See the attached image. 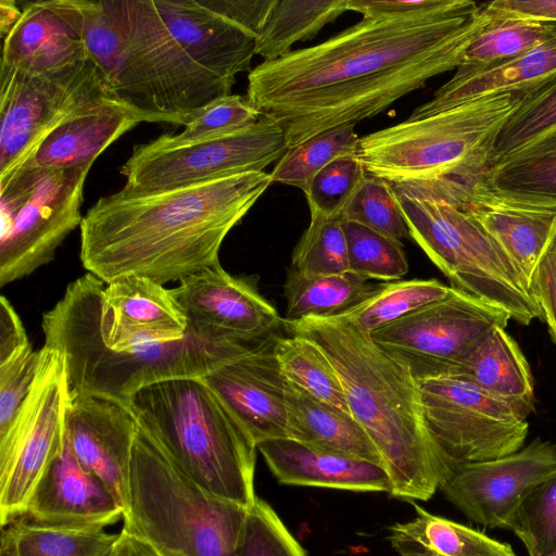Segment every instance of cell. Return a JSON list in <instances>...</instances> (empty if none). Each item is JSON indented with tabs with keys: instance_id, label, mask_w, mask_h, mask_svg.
<instances>
[{
	"instance_id": "cell-1",
	"label": "cell",
	"mask_w": 556,
	"mask_h": 556,
	"mask_svg": "<svg viewBox=\"0 0 556 556\" xmlns=\"http://www.w3.org/2000/svg\"><path fill=\"white\" fill-rule=\"evenodd\" d=\"M491 18L485 4L467 0L363 17L316 46L263 61L248 75L247 98L280 124L290 149L372 117L457 68Z\"/></svg>"
},
{
	"instance_id": "cell-2",
	"label": "cell",
	"mask_w": 556,
	"mask_h": 556,
	"mask_svg": "<svg viewBox=\"0 0 556 556\" xmlns=\"http://www.w3.org/2000/svg\"><path fill=\"white\" fill-rule=\"evenodd\" d=\"M264 170L166 191L100 197L80 224V261L105 283L125 276L165 286L219 263L229 231L271 184Z\"/></svg>"
},
{
	"instance_id": "cell-3",
	"label": "cell",
	"mask_w": 556,
	"mask_h": 556,
	"mask_svg": "<svg viewBox=\"0 0 556 556\" xmlns=\"http://www.w3.org/2000/svg\"><path fill=\"white\" fill-rule=\"evenodd\" d=\"M282 327L312 340L332 363L351 414L382 458L391 495L410 501L432 497L453 464L430 432L410 369L342 315L282 320Z\"/></svg>"
},
{
	"instance_id": "cell-4",
	"label": "cell",
	"mask_w": 556,
	"mask_h": 556,
	"mask_svg": "<svg viewBox=\"0 0 556 556\" xmlns=\"http://www.w3.org/2000/svg\"><path fill=\"white\" fill-rule=\"evenodd\" d=\"M81 37L112 98L143 122L186 125L233 81L194 62L173 37L154 0H50Z\"/></svg>"
},
{
	"instance_id": "cell-5",
	"label": "cell",
	"mask_w": 556,
	"mask_h": 556,
	"mask_svg": "<svg viewBox=\"0 0 556 556\" xmlns=\"http://www.w3.org/2000/svg\"><path fill=\"white\" fill-rule=\"evenodd\" d=\"M104 287V281L85 274L42 315V346L63 358L70 397L94 396L130 409L132 397L143 388L170 379L203 378L263 342L205 339L187 332L177 341L114 350L101 330Z\"/></svg>"
},
{
	"instance_id": "cell-6",
	"label": "cell",
	"mask_w": 556,
	"mask_h": 556,
	"mask_svg": "<svg viewBox=\"0 0 556 556\" xmlns=\"http://www.w3.org/2000/svg\"><path fill=\"white\" fill-rule=\"evenodd\" d=\"M521 91L480 97L359 138L356 155L367 174L391 186L428 192L466 208L484 192L497 138Z\"/></svg>"
},
{
	"instance_id": "cell-7",
	"label": "cell",
	"mask_w": 556,
	"mask_h": 556,
	"mask_svg": "<svg viewBox=\"0 0 556 556\" xmlns=\"http://www.w3.org/2000/svg\"><path fill=\"white\" fill-rule=\"evenodd\" d=\"M130 410L168 458L206 493L250 508L257 445L201 378L138 391Z\"/></svg>"
},
{
	"instance_id": "cell-8",
	"label": "cell",
	"mask_w": 556,
	"mask_h": 556,
	"mask_svg": "<svg viewBox=\"0 0 556 556\" xmlns=\"http://www.w3.org/2000/svg\"><path fill=\"white\" fill-rule=\"evenodd\" d=\"M248 509L202 490L139 425L123 529L161 556H236Z\"/></svg>"
},
{
	"instance_id": "cell-9",
	"label": "cell",
	"mask_w": 556,
	"mask_h": 556,
	"mask_svg": "<svg viewBox=\"0 0 556 556\" xmlns=\"http://www.w3.org/2000/svg\"><path fill=\"white\" fill-rule=\"evenodd\" d=\"M392 188L410 239L453 289L507 311L525 326L542 318L504 251L467 210L421 190Z\"/></svg>"
},
{
	"instance_id": "cell-10",
	"label": "cell",
	"mask_w": 556,
	"mask_h": 556,
	"mask_svg": "<svg viewBox=\"0 0 556 556\" xmlns=\"http://www.w3.org/2000/svg\"><path fill=\"white\" fill-rule=\"evenodd\" d=\"M90 167L22 165L0 180V286L33 274L84 216V186Z\"/></svg>"
},
{
	"instance_id": "cell-11",
	"label": "cell",
	"mask_w": 556,
	"mask_h": 556,
	"mask_svg": "<svg viewBox=\"0 0 556 556\" xmlns=\"http://www.w3.org/2000/svg\"><path fill=\"white\" fill-rule=\"evenodd\" d=\"M288 150L283 128L262 116L235 131L190 142H176L170 134L136 144L121 167L123 190L148 194L248 172L278 162Z\"/></svg>"
},
{
	"instance_id": "cell-12",
	"label": "cell",
	"mask_w": 556,
	"mask_h": 556,
	"mask_svg": "<svg viewBox=\"0 0 556 556\" xmlns=\"http://www.w3.org/2000/svg\"><path fill=\"white\" fill-rule=\"evenodd\" d=\"M108 97L90 56L49 74L1 66L0 180L12 175L59 124Z\"/></svg>"
},
{
	"instance_id": "cell-13",
	"label": "cell",
	"mask_w": 556,
	"mask_h": 556,
	"mask_svg": "<svg viewBox=\"0 0 556 556\" xmlns=\"http://www.w3.org/2000/svg\"><path fill=\"white\" fill-rule=\"evenodd\" d=\"M37 378L10 427L0 433V521L20 518L37 483L60 454L68 390L63 358L42 346Z\"/></svg>"
},
{
	"instance_id": "cell-14",
	"label": "cell",
	"mask_w": 556,
	"mask_h": 556,
	"mask_svg": "<svg viewBox=\"0 0 556 556\" xmlns=\"http://www.w3.org/2000/svg\"><path fill=\"white\" fill-rule=\"evenodd\" d=\"M510 314L453 289L445 298L372 332V340L405 364L418 381L450 376Z\"/></svg>"
},
{
	"instance_id": "cell-15",
	"label": "cell",
	"mask_w": 556,
	"mask_h": 556,
	"mask_svg": "<svg viewBox=\"0 0 556 556\" xmlns=\"http://www.w3.org/2000/svg\"><path fill=\"white\" fill-rule=\"evenodd\" d=\"M418 383L427 425L453 465L491 460L522 447L529 424L508 403L457 376Z\"/></svg>"
},
{
	"instance_id": "cell-16",
	"label": "cell",
	"mask_w": 556,
	"mask_h": 556,
	"mask_svg": "<svg viewBox=\"0 0 556 556\" xmlns=\"http://www.w3.org/2000/svg\"><path fill=\"white\" fill-rule=\"evenodd\" d=\"M556 471V444L540 439L491 460L452 465L439 484L469 520L510 530L527 494Z\"/></svg>"
},
{
	"instance_id": "cell-17",
	"label": "cell",
	"mask_w": 556,
	"mask_h": 556,
	"mask_svg": "<svg viewBox=\"0 0 556 556\" xmlns=\"http://www.w3.org/2000/svg\"><path fill=\"white\" fill-rule=\"evenodd\" d=\"M187 319V332L205 339L262 341L282 320L257 289V277L233 276L220 264L193 274L170 289Z\"/></svg>"
},
{
	"instance_id": "cell-18",
	"label": "cell",
	"mask_w": 556,
	"mask_h": 556,
	"mask_svg": "<svg viewBox=\"0 0 556 556\" xmlns=\"http://www.w3.org/2000/svg\"><path fill=\"white\" fill-rule=\"evenodd\" d=\"M277 333L205 375L202 381L253 441L288 438L286 379L275 355Z\"/></svg>"
},
{
	"instance_id": "cell-19",
	"label": "cell",
	"mask_w": 556,
	"mask_h": 556,
	"mask_svg": "<svg viewBox=\"0 0 556 556\" xmlns=\"http://www.w3.org/2000/svg\"><path fill=\"white\" fill-rule=\"evenodd\" d=\"M64 424L65 438L79 464L106 485L125 513L139 427L132 412L100 397L68 396Z\"/></svg>"
},
{
	"instance_id": "cell-20",
	"label": "cell",
	"mask_w": 556,
	"mask_h": 556,
	"mask_svg": "<svg viewBox=\"0 0 556 556\" xmlns=\"http://www.w3.org/2000/svg\"><path fill=\"white\" fill-rule=\"evenodd\" d=\"M123 515L111 491L79 464L64 438L60 454L37 483L20 518L46 526L104 529Z\"/></svg>"
},
{
	"instance_id": "cell-21",
	"label": "cell",
	"mask_w": 556,
	"mask_h": 556,
	"mask_svg": "<svg viewBox=\"0 0 556 556\" xmlns=\"http://www.w3.org/2000/svg\"><path fill=\"white\" fill-rule=\"evenodd\" d=\"M101 330L114 350H129L187 336V319L166 289L147 277L125 276L105 283Z\"/></svg>"
},
{
	"instance_id": "cell-22",
	"label": "cell",
	"mask_w": 556,
	"mask_h": 556,
	"mask_svg": "<svg viewBox=\"0 0 556 556\" xmlns=\"http://www.w3.org/2000/svg\"><path fill=\"white\" fill-rule=\"evenodd\" d=\"M168 30L199 65L235 83L251 72L256 36L199 0H154Z\"/></svg>"
},
{
	"instance_id": "cell-23",
	"label": "cell",
	"mask_w": 556,
	"mask_h": 556,
	"mask_svg": "<svg viewBox=\"0 0 556 556\" xmlns=\"http://www.w3.org/2000/svg\"><path fill=\"white\" fill-rule=\"evenodd\" d=\"M271 473L283 484L392 492L386 468L365 459L314 447L290 438L257 444Z\"/></svg>"
},
{
	"instance_id": "cell-24",
	"label": "cell",
	"mask_w": 556,
	"mask_h": 556,
	"mask_svg": "<svg viewBox=\"0 0 556 556\" xmlns=\"http://www.w3.org/2000/svg\"><path fill=\"white\" fill-rule=\"evenodd\" d=\"M141 122L138 114L114 98L101 99L59 124L22 165L91 167L111 143Z\"/></svg>"
},
{
	"instance_id": "cell-25",
	"label": "cell",
	"mask_w": 556,
	"mask_h": 556,
	"mask_svg": "<svg viewBox=\"0 0 556 556\" xmlns=\"http://www.w3.org/2000/svg\"><path fill=\"white\" fill-rule=\"evenodd\" d=\"M556 74V28L535 48L491 64H462L432 99L408 117L420 118L470 100L506 91H526Z\"/></svg>"
},
{
	"instance_id": "cell-26",
	"label": "cell",
	"mask_w": 556,
	"mask_h": 556,
	"mask_svg": "<svg viewBox=\"0 0 556 556\" xmlns=\"http://www.w3.org/2000/svg\"><path fill=\"white\" fill-rule=\"evenodd\" d=\"M1 66L49 74L89 58L80 35L46 1L23 2L22 16L3 38Z\"/></svg>"
},
{
	"instance_id": "cell-27",
	"label": "cell",
	"mask_w": 556,
	"mask_h": 556,
	"mask_svg": "<svg viewBox=\"0 0 556 556\" xmlns=\"http://www.w3.org/2000/svg\"><path fill=\"white\" fill-rule=\"evenodd\" d=\"M484 192L506 204L556 211V127L494 162Z\"/></svg>"
},
{
	"instance_id": "cell-28",
	"label": "cell",
	"mask_w": 556,
	"mask_h": 556,
	"mask_svg": "<svg viewBox=\"0 0 556 556\" xmlns=\"http://www.w3.org/2000/svg\"><path fill=\"white\" fill-rule=\"evenodd\" d=\"M285 396L288 438L384 467L375 444L351 413L317 400L287 380Z\"/></svg>"
},
{
	"instance_id": "cell-29",
	"label": "cell",
	"mask_w": 556,
	"mask_h": 556,
	"mask_svg": "<svg viewBox=\"0 0 556 556\" xmlns=\"http://www.w3.org/2000/svg\"><path fill=\"white\" fill-rule=\"evenodd\" d=\"M467 210L504 251L529 291L532 273L555 228L556 211L482 197Z\"/></svg>"
},
{
	"instance_id": "cell-30",
	"label": "cell",
	"mask_w": 556,
	"mask_h": 556,
	"mask_svg": "<svg viewBox=\"0 0 556 556\" xmlns=\"http://www.w3.org/2000/svg\"><path fill=\"white\" fill-rule=\"evenodd\" d=\"M450 376L460 377L508 403L527 418L534 408L528 362L504 327H497Z\"/></svg>"
},
{
	"instance_id": "cell-31",
	"label": "cell",
	"mask_w": 556,
	"mask_h": 556,
	"mask_svg": "<svg viewBox=\"0 0 556 556\" xmlns=\"http://www.w3.org/2000/svg\"><path fill=\"white\" fill-rule=\"evenodd\" d=\"M412 505L416 517L390 529L389 540L399 556H517L508 543Z\"/></svg>"
},
{
	"instance_id": "cell-32",
	"label": "cell",
	"mask_w": 556,
	"mask_h": 556,
	"mask_svg": "<svg viewBox=\"0 0 556 556\" xmlns=\"http://www.w3.org/2000/svg\"><path fill=\"white\" fill-rule=\"evenodd\" d=\"M375 288L376 285L353 273L311 276L289 268L283 286L287 301L283 320L342 315L363 302Z\"/></svg>"
},
{
	"instance_id": "cell-33",
	"label": "cell",
	"mask_w": 556,
	"mask_h": 556,
	"mask_svg": "<svg viewBox=\"0 0 556 556\" xmlns=\"http://www.w3.org/2000/svg\"><path fill=\"white\" fill-rule=\"evenodd\" d=\"M117 535L101 528L46 526L18 518L2 531L1 556H108Z\"/></svg>"
},
{
	"instance_id": "cell-34",
	"label": "cell",
	"mask_w": 556,
	"mask_h": 556,
	"mask_svg": "<svg viewBox=\"0 0 556 556\" xmlns=\"http://www.w3.org/2000/svg\"><path fill=\"white\" fill-rule=\"evenodd\" d=\"M346 11L348 0H275L256 37L255 54L264 62L282 58Z\"/></svg>"
},
{
	"instance_id": "cell-35",
	"label": "cell",
	"mask_w": 556,
	"mask_h": 556,
	"mask_svg": "<svg viewBox=\"0 0 556 556\" xmlns=\"http://www.w3.org/2000/svg\"><path fill=\"white\" fill-rule=\"evenodd\" d=\"M274 351L287 381L324 403L351 413L339 375L316 343L299 334H277Z\"/></svg>"
},
{
	"instance_id": "cell-36",
	"label": "cell",
	"mask_w": 556,
	"mask_h": 556,
	"mask_svg": "<svg viewBox=\"0 0 556 556\" xmlns=\"http://www.w3.org/2000/svg\"><path fill=\"white\" fill-rule=\"evenodd\" d=\"M453 291L438 279L395 280L376 285L375 290L342 316L368 332L384 327Z\"/></svg>"
},
{
	"instance_id": "cell-37",
	"label": "cell",
	"mask_w": 556,
	"mask_h": 556,
	"mask_svg": "<svg viewBox=\"0 0 556 556\" xmlns=\"http://www.w3.org/2000/svg\"><path fill=\"white\" fill-rule=\"evenodd\" d=\"M359 136L354 124L321 132L290 148L269 173L273 182L307 189L313 178L338 157L356 154Z\"/></svg>"
},
{
	"instance_id": "cell-38",
	"label": "cell",
	"mask_w": 556,
	"mask_h": 556,
	"mask_svg": "<svg viewBox=\"0 0 556 556\" xmlns=\"http://www.w3.org/2000/svg\"><path fill=\"white\" fill-rule=\"evenodd\" d=\"M489 12L491 21L469 45L462 64H491L513 59L545 41L556 28V22Z\"/></svg>"
},
{
	"instance_id": "cell-39",
	"label": "cell",
	"mask_w": 556,
	"mask_h": 556,
	"mask_svg": "<svg viewBox=\"0 0 556 556\" xmlns=\"http://www.w3.org/2000/svg\"><path fill=\"white\" fill-rule=\"evenodd\" d=\"M556 127V74L522 91L518 108L502 129L493 162Z\"/></svg>"
},
{
	"instance_id": "cell-40",
	"label": "cell",
	"mask_w": 556,
	"mask_h": 556,
	"mask_svg": "<svg viewBox=\"0 0 556 556\" xmlns=\"http://www.w3.org/2000/svg\"><path fill=\"white\" fill-rule=\"evenodd\" d=\"M351 273L367 280L395 281L408 271L403 242L352 222H343Z\"/></svg>"
},
{
	"instance_id": "cell-41",
	"label": "cell",
	"mask_w": 556,
	"mask_h": 556,
	"mask_svg": "<svg viewBox=\"0 0 556 556\" xmlns=\"http://www.w3.org/2000/svg\"><path fill=\"white\" fill-rule=\"evenodd\" d=\"M290 268L311 276L351 273L342 219L311 217L293 249Z\"/></svg>"
},
{
	"instance_id": "cell-42",
	"label": "cell",
	"mask_w": 556,
	"mask_h": 556,
	"mask_svg": "<svg viewBox=\"0 0 556 556\" xmlns=\"http://www.w3.org/2000/svg\"><path fill=\"white\" fill-rule=\"evenodd\" d=\"M529 556L556 553V471L536 484L521 502L510 526Z\"/></svg>"
},
{
	"instance_id": "cell-43",
	"label": "cell",
	"mask_w": 556,
	"mask_h": 556,
	"mask_svg": "<svg viewBox=\"0 0 556 556\" xmlns=\"http://www.w3.org/2000/svg\"><path fill=\"white\" fill-rule=\"evenodd\" d=\"M402 242L410 239L407 224L392 186L367 174L341 217Z\"/></svg>"
},
{
	"instance_id": "cell-44",
	"label": "cell",
	"mask_w": 556,
	"mask_h": 556,
	"mask_svg": "<svg viewBox=\"0 0 556 556\" xmlns=\"http://www.w3.org/2000/svg\"><path fill=\"white\" fill-rule=\"evenodd\" d=\"M366 175L356 154L344 155L329 163L304 191L311 217L341 219Z\"/></svg>"
},
{
	"instance_id": "cell-45",
	"label": "cell",
	"mask_w": 556,
	"mask_h": 556,
	"mask_svg": "<svg viewBox=\"0 0 556 556\" xmlns=\"http://www.w3.org/2000/svg\"><path fill=\"white\" fill-rule=\"evenodd\" d=\"M236 556H306L276 511L256 497L248 509Z\"/></svg>"
},
{
	"instance_id": "cell-46",
	"label": "cell",
	"mask_w": 556,
	"mask_h": 556,
	"mask_svg": "<svg viewBox=\"0 0 556 556\" xmlns=\"http://www.w3.org/2000/svg\"><path fill=\"white\" fill-rule=\"evenodd\" d=\"M262 113L247 97L227 94L199 109L178 135L176 142H190L215 134L235 131L260 121Z\"/></svg>"
},
{
	"instance_id": "cell-47",
	"label": "cell",
	"mask_w": 556,
	"mask_h": 556,
	"mask_svg": "<svg viewBox=\"0 0 556 556\" xmlns=\"http://www.w3.org/2000/svg\"><path fill=\"white\" fill-rule=\"evenodd\" d=\"M43 350L28 348L0 364V433L12 424L39 372Z\"/></svg>"
},
{
	"instance_id": "cell-48",
	"label": "cell",
	"mask_w": 556,
	"mask_h": 556,
	"mask_svg": "<svg viewBox=\"0 0 556 556\" xmlns=\"http://www.w3.org/2000/svg\"><path fill=\"white\" fill-rule=\"evenodd\" d=\"M529 293L556 344V228L532 273Z\"/></svg>"
},
{
	"instance_id": "cell-49",
	"label": "cell",
	"mask_w": 556,
	"mask_h": 556,
	"mask_svg": "<svg viewBox=\"0 0 556 556\" xmlns=\"http://www.w3.org/2000/svg\"><path fill=\"white\" fill-rule=\"evenodd\" d=\"M201 2L257 37L275 0H202Z\"/></svg>"
},
{
	"instance_id": "cell-50",
	"label": "cell",
	"mask_w": 556,
	"mask_h": 556,
	"mask_svg": "<svg viewBox=\"0 0 556 556\" xmlns=\"http://www.w3.org/2000/svg\"><path fill=\"white\" fill-rule=\"evenodd\" d=\"M30 346L18 314L11 302L2 295L0 298V364Z\"/></svg>"
},
{
	"instance_id": "cell-51",
	"label": "cell",
	"mask_w": 556,
	"mask_h": 556,
	"mask_svg": "<svg viewBox=\"0 0 556 556\" xmlns=\"http://www.w3.org/2000/svg\"><path fill=\"white\" fill-rule=\"evenodd\" d=\"M485 4L496 15L556 22V0H496Z\"/></svg>"
},
{
	"instance_id": "cell-52",
	"label": "cell",
	"mask_w": 556,
	"mask_h": 556,
	"mask_svg": "<svg viewBox=\"0 0 556 556\" xmlns=\"http://www.w3.org/2000/svg\"><path fill=\"white\" fill-rule=\"evenodd\" d=\"M443 0H348L349 11L363 17L382 14H407L439 5Z\"/></svg>"
},
{
	"instance_id": "cell-53",
	"label": "cell",
	"mask_w": 556,
	"mask_h": 556,
	"mask_svg": "<svg viewBox=\"0 0 556 556\" xmlns=\"http://www.w3.org/2000/svg\"><path fill=\"white\" fill-rule=\"evenodd\" d=\"M108 556L161 555L148 542L122 529Z\"/></svg>"
},
{
	"instance_id": "cell-54",
	"label": "cell",
	"mask_w": 556,
	"mask_h": 556,
	"mask_svg": "<svg viewBox=\"0 0 556 556\" xmlns=\"http://www.w3.org/2000/svg\"><path fill=\"white\" fill-rule=\"evenodd\" d=\"M22 16V8L15 0H0V35L5 36Z\"/></svg>"
},
{
	"instance_id": "cell-55",
	"label": "cell",
	"mask_w": 556,
	"mask_h": 556,
	"mask_svg": "<svg viewBox=\"0 0 556 556\" xmlns=\"http://www.w3.org/2000/svg\"><path fill=\"white\" fill-rule=\"evenodd\" d=\"M549 556H556V553H555V554H553V555H549Z\"/></svg>"
}]
</instances>
